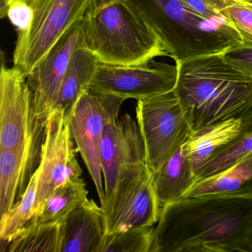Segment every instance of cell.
Masks as SVG:
<instances>
[{
	"label": "cell",
	"mask_w": 252,
	"mask_h": 252,
	"mask_svg": "<svg viewBox=\"0 0 252 252\" xmlns=\"http://www.w3.org/2000/svg\"><path fill=\"white\" fill-rule=\"evenodd\" d=\"M153 232V226H145L107 234L101 252H150Z\"/></svg>",
	"instance_id": "24"
},
{
	"label": "cell",
	"mask_w": 252,
	"mask_h": 252,
	"mask_svg": "<svg viewBox=\"0 0 252 252\" xmlns=\"http://www.w3.org/2000/svg\"><path fill=\"white\" fill-rule=\"evenodd\" d=\"M245 2H249V3L252 4V0H244Z\"/></svg>",
	"instance_id": "30"
},
{
	"label": "cell",
	"mask_w": 252,
	"mask_h": 252,
	"mask_svg": "<svg viewBox=\"0 0 252 252\" xmlns=\"http://www.w3.org/2000/svg\"><path fill=\"white\" fill-rule=\"evenodd\" d=\"M101 206L105 215L107 235L153 226L160 218L162 205L156 193L153 172L147 166L121 180Z\"/></svg>",
	"instance_id": "10"
},
{
	"label": "cell",
	"mask_w": 252,
	"mask_h": 252,
	"mask_svg": "<svg viewBox=\"0 0 252 252\" xmlns=\"http://www.w3.org/2000/svg\"><path fill=\"white\" fill-rule=\"evenodd\" d=\"M153 179L162 206L181 198L199 181L189 160L185 144L153 173Z\"/></svg>",
	"instance_id": "17"
},
{
	"label": "cell",
	"mask_w": 252,
	"mask_h": 252,
	"mask_svg": "<svg viewBox=\"0 0 252 252\" xmlns=\"http://www.w3.org/2000/svg\"><path fill=\"white\" fill-rule=\"evenodd\" d=\"M179 64L175 92L193 132L230 119L252 116V79L226 63L221 54L201 56Z\"/></svg>",
	"instance_id": "2"
},
{
	"label": "cell",
	"mask_w": 252,
	"mask_h": 252,
	"mask_svg": "<svg viewBox=\"0 0 252 252\" xmlns=\"http://www.w3.org/2000/svg\"><path fill=\"white\" fill-rule=\"evenodd\" d=\"M98 64L92 53L84 47L75 51L63 78L54 109H62L68 116L80 95L89 88Z\"/></svg>",
	"instance_id": "18"
},
{
	"label": "cell",
	"mask_w": 252,
	"mask_h": 252,
	"mask_svg": "<svg viewBox=\"0 0 252 252\" xmlns=\"http://www.w3.org/2000/svg\"><path fill=\"white\" fill-rule=\"evenodd\" d=\"M190 9L206 19L222 16V11L234 0H181Z\"/></svg>",
	"instance_id": "27"
},
{
	"label": "cell",
	"mask_w": 252,
	"mask_h": 252,
	"mask_svg": "<svg viewBox=\"0 0 252 252\" xmlns=\"http://www.w3.org/2000/svg\"><path fill=\"white\" fill-rule=\"evenodd\" d=\"M252 181V154L223 172L197 181L184 196L229 193Z\"/></svg>",
	"instance_id": "21"
},
{
	"label": "cell",
	"mask_w": 252,
	"mask_h": 252,
	"mask_svg": "<svg viewBox=\"0 0 252 252\" xmlns=\"http://www.w3.org/2000/svg\"><path fill=\"white\" fill-rule=\"evenodd\" d=\"M242 39V45L252 47V4L245 1H233L222 11Z\"/></svg>",
	"instance_id": "25"
},
{
	"label": "cell",
	"mask_w": 252,
	"mask_h": 252,
	"mask_svg": "<svg viewBox=\"0 0 252 252\" xmlns=\"http://www.w3.org/2000/svg\"><path fill=\"white\" fill-rule=\"evenodd\" d=\"M150 252H252V181L163 205Z\"/></svg>",
	"instance_id": "1"
},
{
	"label": "cell",
	"mask_w": 252,
	"mask_h": 252,
	"mask_svg": "<svg viewBox=\"0 0 252 252\" xmlns=\"http://www.w3.org/2000/svg\"><path fill=\"white\" fill-rule=\"evenodd\" d=\"M222 55L228 64L252 79V47L241 45L228 50Z\"/></svg>",
	"instance_id": "26"
},
{
	"label": "cell",
	"mask_w": 252,
	"mask_h": 252,
	"mask_svg": "<svg viewBox=\"0 0 252 252\" xmlns=\"http://www.w3.org/2000/svg\"><path fill=\"white\" fill-rule=\"evenodd\" d=\"M39 175L40 166L38 167L33 174L23 197L13 206L8 213L1 217L0 240L2 243H5V246L13 240L26 224L29 223L34 215Z\"/></svg>",
	"instance_id": "22"
},
{
	"label": "cell",
	"mask_w": 252,
	"mask_h": 252,
	"mask_svg": "<svg viewBox=\"0 0 252 252\" xmlns=\"http://www.w3.org/2000/svg\"><path fill=\"white\" fill-rule=\"evenodd\" d=\"M81 47H83L82 21L64 34L27 76L36 116L42 122H46L54 110L72 57Z\"/></svg>",
	"instance_id": "13"
},
{
	"label": "cell",
	"mask_w": 252,
	"mask_h": 252,
	"mask_svg": "<svg viewBox=\"0 0 252 252\" xmlns=\"http://www.w3.org/2000/svg\"><path fill=\"white\" fill-rule=\"evenodd\" d=\"M86 184L81 177L70 178L48 196L30 221L61 222L70 212L88 200Z\"/></svg>",
	"instance_id": "19"
},
{
	"label": "cell",
	"mask_w": 252,
	"mask_h": 252,
	"mask_svg": "<svg viewBox=\"0 0 252 252\" xmlns=\"http://www.w3.org/2000/svg\"><path fill=\"white\" fill-rule=\"evenodd\" d=\"M106 236L104 210L88 199L61 221V252H101Z\"/></svg>",
	"instance_id": "15"
},
{
	"label": "cell",
	"mask_w": 252,
	"mask_h": 252,
	"mask_svg": "<svg viewBox=\"0 0 252 252\" xmlns=\"http://www.w3.org/2000/svg\"><path fill=\"white\" fill-rule=\"evenodd\" d=\"M45 136L38 119L27 76L2 64L0 73V150H23Z\"/></svg>",
	"instance_id": "8"
},
{
	"label": "cell",
	"mask_w": 252,
	"mask_h": 252,
	"mask_svg": "<svg viewBox=\"0 0 252 252\" xmlns=\"http://www.w3.org/2000/svg\"><path fill=\"white\" fill-rule=\"evenodd\" d=\"M64 110L54 109L45 122L40 175L36 191L34 214L56 188L70 178H79L82 168Z\"/></svg>",
	"instance_id": "11"
},
{
	"label": "cell",
	"mask_w": 252,
	"mask_h": 252,
	"mask_svg": "<svg viewBox=\"0 0 252 252\" xmlns=\"http://www.w3.org/2000/svg\"><path fill=\"white\" fill-rule=\"evenodd\" d=\"M45 137L19 150H0V217L8 213L26 192L42 160Z\"/></svg>",
	"instance_id": "14"
},
{
	"label": "cell",
	"mask_w": 252,
	"mask_h": 252,
	"mask_svg": "<svg viewBox=\"0 0 252 252\" xmlns=\"http://www.w3.org/2000/svg\"><path fill=\"white\" fill-rule=\"evenodd\" d=\"M234 1H244V0H234Z\"/></svg>",
	"instance_id": "32"
},
{
	"label": "cell",
	"mask_w": 252,
	"mask_h": 252,
	"mask_svg": "<svg viewBox=\"0 0 252 252\" xmlns=\"http://www.w3.org/2000/svg\"><path fill=\"white\" fill-rule=\"evenodd\" d=\"M93 0H27L32 18L18 32L14 67L26 76L72 28L83 20Z\"/></svg>",
	"instance_id": "5"
},
{
	"label": "cell",
	"mask_w": 252,
	"mask_h": 252,
	"mask_svg": "<svg viewBox=\"0 0 252 252\" xmlns=\"http://www.w3.org/2000/svg\"><path fill=\"white\" fill-rule=\"evenodd\" d=\"M252 154V129H251L243 132L206 162L197 173L199 181L226 170Z\"/></svg>",
	"instance_id": "23"
},
{
	"label": "cell",
	"mask_w": 252,
	"mask_h": 252,
	"mask_svg": "<svg viewBox=\"0 0 252 252\" xmlns=\"http://www.w3.org/2000/svg\"><path fill=\"white\" fill-rule=\"evenodd\" d=\"M136 117L146 163L153 173L193 134L175 90L138 100Z\"/></svg>",
	"instance_id": "6"
},
{
	"label": "cell",
	"mask_w": 252,
	"mask_h": 252,
	"mask_svg": "<svg viewBox=\"0 0 252 252\" xmlns=\"http://www.w3.org/2000/svg\"><path fill=\"white\" fill-rule=\"evenodd\" d=\"M147 166L144 141L135 120L126 114L109 122L101 144L106 197L111 195L121 180Z\"/></svg>",
	"instance_id": "12"
},
{
	"label": "cell",
	"mask_w": 252,
	"mask_h": 252,
	"mask_svg": "<svg viewBox=\"0 0 252 252\" xmlns=\"http://www.w3.org/2000/svg\"><path fill=\"white\" fill-rule=\"evenodd\" d=\"M82 29L84 48L102 64L135 65L169 57L158 34L126 0H93Z\"/></svg>",
	"instance_id": "3"
},
{
	"label": "cell",
	"mask_w": 252,
	"mask_h": 252,
	"mask_svg": "<svg viewBox=\"0 0 252 252\" xmlns=\"http://www.w3.org/2000/svg\"><path fill=\"white\" fill-rule=\"evenodd\" d=\"M179 76V64L152 60L135 65L98 63L90 91L140 100L173 91Z\"/></svg>",
	"instance_id": "9"
},
{
	"label": "cell",
	"mask_w": 252,
	"mask_h": 252,
	"mask_svg": "<svg viewBox=\"0 0 252 252\" xmlns=\"http://www.w3.org/2000/svg\"><path fill=\"white\" fill-rule=\"evenodd\" d=\"M7 17L11 24L17 28L18 32H23L27 29L32 21V8L26 1H13L8 8Z\"/></svg>",
	"instance_id": "28"
},
{
	"label": "cell",
	"mask_w": 252,
	"mask_h": 252,
	"mask_svg": "<svg viewBox=\"0 0 252 252\" xmlns=\"http://www.w3.org/2000/svg\"><path fill=\"white\" fill-rule=\"evenodd\" d=\"M251 129H252V116H251L249 122L246 123V131L251 130Z\"/></svg>",
	"instance_id": "29"
},
{
	"label": "cell",
	"mask_w": 252,
	"mask_h": 252,
	"mask_svg": "<svg viewBox=\"0 0 252 252\" xmlns=\"http://www.w3.org/2000/svg\"><path fill=\"white\" fill-rule=\"evenodd\" d=\"M61 222L29 221L7 244L8 252H61Z\"/></svg>",
	"instance_id": "20"
},
{
	"label": "cell",
	"mask_w": 252,
	"mask_h": 252,
	"mask_svg": "<svg viewBox=\"0 0 252 252\" xmlns=\"http://www.w3.org/2000/svg\"><path fill=\"white\" fill-rule=\"evenodd\" d=\"M10 1H11V2H13V1H16V0H10ZM23 1H27V0H23Z\"/></svg>",
	"instance_id": "31"
},
{
	"label": "cell",
	"mask_w": 252,
	"mask_h": 252,
	"mask_svg": "<svg viewBox=\"0 0 252 252\" xmlns=\"http://www.w3.org/2000/svg\"><path fill=\"white\" fill-rule=\"evenodd\" d=\"M126 100L119 95L87 90L67 116L72 137L96 188L101 204L105 200L101 169V144L106 125L119 119Z\"/></svg>",
	"instance_id": "7"
},
{
	"label": "cell",
	"mask_w": 252,
	"mask_h": 252,
	"mask_svg": "<svg viewBox=\"0 0 252 252\" xmlns=\"http://www.w3.org/2000/svg\"><path fill=\"white\" fill-rule=\"evenodd\" d=\"M246 131L245 120L230 119L193 132L185 145L196 175L206 162Z\"/></svg>",
	"instance_id": "16"
},
{
	"label": "cell",
	"mask_w": 252,
	"mask_h": 252,
	"mask_svg": "<svg viewBox=\"0 0 252 252\" xmlns=\"http://www.w3.org/2000/svg\"><path fill=\"white\" fill-rule=\"evenodd\" d=\"M160 36L175 61L221 54L242 45V39L224 17L206 19L181 0H126Z\"/></svg>",
	"instance_id": "4"
}]
</instances>
